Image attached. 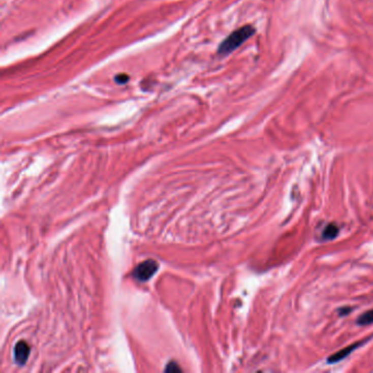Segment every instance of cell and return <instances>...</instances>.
Instances as JSON below:
<instances>
[{
    "mask_svg": "<svg viewBox=\"0 0 373 373\" xmlns=\"http://www.w3.org/2000/svg\"><path fill=\"white\" fill-rule=\"evenodd\" d=\"M255 33V28L252 25H244L232 32L229 37L221 43L218 53L220 55H228L240 47L243 43L247 41Z\"/></svg>",
    "mask_w": 373,
    "mask_h": 373,
    "instance_id": "cell-1",
    "label": "cell"
},
{
    "mask_svg": "<svg viewBox=\"0 0 373 373\" xmlns=\"http://www.w3.org/2000/svg\"><path fill=\"white\" fill-rule=\"evenodd\" d=\"M357 323L359 325H369L373 323V309L365 312L364 314L360 315L359 318L357 320Z\"/></svg>",
    "mask_w": 373,
    "mask_h": 373,
    "instance_id": "cell-6",
    "label": "cell"
},
{
    "mask_svg": "<svg viewBox=\"0 0 373 373\" xmlns=\"http://www.w3.org/2000/svg\"><path fill=\"white\" fill-rule=\"evenodd\" d=\"M361 344H363V341H358V343L353 344V345H350V346H348V347H346V348L341 349L340 351H338V353L334 354L331 358H329V359L327 360V362H328V363H335V362H337V361L343 360L344 358H346L349 354L353 353V351H354L356 348H358V346H360Z\"/></svg>",
    "mask_w": 373,
    "mask_h": 373,
    "instance_id": "cell-4",
    "label": "cell"
},
{
    "mask_svg": "<svg viewBox=\"0 0 373 373\" xmlns=\"http://www.w3.org/2000/svg\"><path fill=\"white\" fill-rule=\"evenodd\" d=\"M175 370L181 371V369L177 367V364H176V363H172V362H171V363L168 365V367L166 368V371H175Z\"/></svg>",
    "mask_w": 373,
    "mask_h": 373,
    "instance_id": "cell-8",
    "label": "cell"
},
{
    "mask_svg": "<svg viewBox=\"0 0 373 373\" xmlns=\"http://www.w3.org/2000/svg\"><path fill=\"white\" fill-rule=\"evenodd\" d=\"M337 234H338V228L334 224L326 226V228L323 230V239L324 240H333L335 239Z\"/></svg>",
    "mask_w": 373,
    "mask_h": 373,
    "instance_id": "cell-5",
    "label": "cell"
},
{
    "mask_svg": "<svg viewBox=\"0 0 373 373\" xmlns=\"http://www.w3.org/2000/svg\"><path fill=\"white\" fill-rule=\"evenodd\" d=\"M158 270V264L153 260H148L139 264L133 272V277L138 282H147Z\"/></svg>",
    "mask_w": 373,
    "mask_h": 373,
    "instance_id": "cell-2",
    "label": "cell"
},
{
    "mask_svg": "<svg viewBox=\"0 0 373 373\" xmlns=\"http://www.w3.org/2000/svg\"><path fill=\"white\" fill-rule=\"evenodd\" d=\"M117 83H126L128 81V77L126 75H118L115 77Z\"/></svg>",
    "mask_w": 373,
    "mask_h": 373,
    "instance_id": "cell-7",
    "label": "cell"
},
{
    "mask_svg": "<svg viewBox=\"0 0 373 373\" xmlns=\"http://www.w3.org/2000/svg\"><path fill=\"white\" fill-rule=\"evenodd\" d=\"M28 355H30V347H28L27 344L23 340L19 341L13 349L14 361H16L18 364L22 365L26 362Z\"/></svg>",
    "mask_w": 373,
    "mask_h": 373,
    "instance_id": "cell-3",
    "label": "cell"
}]
</instances>
